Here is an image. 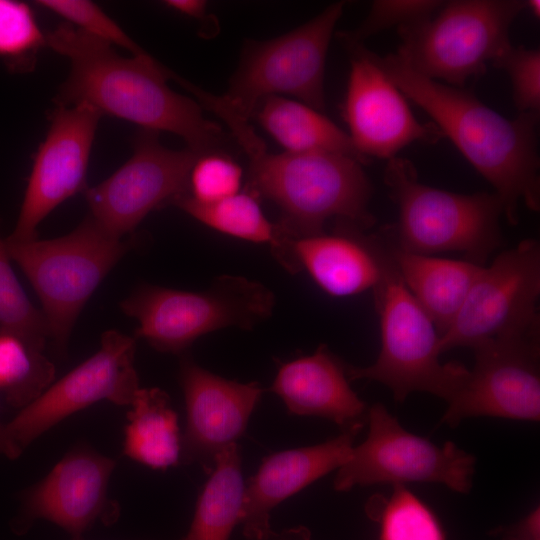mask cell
<instances>
[{
    "label": "cell",
    "instance_id": "1",
    "mask_svg": "<svg viewBox=\"0 0 540 540\" xmlns=\"http://www.w3.org/2000/svg\"><path fill=\"white\" fill-rule=\"evenodd\" d=\"M45 46L70 61L57 105L87 104L142 129L176 134L200 155L216 152L223 141L221 128L197 102L170 89L169 70L148 53L121 57L112 45L67 23L46 34Z\"/></svg>",
    "mask_w": 540,
    "mask_h": 540
},
{
    "label": "cell",
    "instance_id": "2",
    "mask_svg": "<svg viewBox=\"0 0 540 540\" xmlns=\"http://www.w3.org/2000/svg\"><path fill=\"white\" fill-rule=\"evenodd\" d=\"M375 58L401 93L421 107L470 164L495 188L512 225L518 205L540 209L539 114L508 119L473 93L429 79L411 70L396 54Z\"/></svg>",
    "mask_w": 540,
    "mask_h": 540
},
{
    "label": "cell",
    "instance_id": "3",
    "mask_svg": "<svg viewBox=\"0 0 540 540\" xmlns=\"http://www.w3.org/2000/svg\"><path fill=\"white\" fill-rule=\"evenodd\" d=\"M248 157L246 191L280 210L270 248L321 234L330 219L361 230L374 224L368 211L372 185L358 159L331 152L272 154L266 147Z\"/></svg>",
    "mask_w": 540,
    "mask_h": 540
},
{
    "label": "cell",
    "instance_id": "4",
    "mask_svg": "<svg viewBox=\"0 0 540 540\" xmlns=\"http://www.w3.org/2000/svg\"><path fill=\"white\" fill-rule=\"evenodd\" d=\"M344 5L343 1L333 3L310 21L276 38L248 41L223 96L197 87L191 92L229 127L248 123L262 100L282 94L323 110L326 56Z\"/></svg>",
    "mask_w": 540,
    "mask_h": 540
},
{
    "label": "cell",
    "instance_id": "5",
    "mask_svg": "<svg viewBox=\"0 0 540 540\" xmlns=\"http://www.w3.org/2000/svg\"><path fill=\"white\" fill-rule=\"evenodd\" d=\"M377 236L382 273L373 292L380 317L381 349L370 366L347 365V376L350 381L382 383L397 402L413 392H427L448 402L469 370L455 362H440L439 333L405 285L381 234Z\"/></svg>",
    "mask_w": 540,
    "mask_h": 540
},
{
    "label": "cell",
    "instance_id": "6",
    "mask_svg": "<svg viewBox=\"0 0 540 540\" xmlns=\"http://www.w3.org/2000/svg\"><path fill=\"white\" fill-rule=\"evenodd\" d=\"M384 181L398 207V222L389 229L401 249L423 255L459 251L483 266L500 246L505 207L496 193L459 194L422 184L414 165L398 156L387 161Z\"/></svg>",
    "mask_w": 540,
    "mask_h": 540
},
{
    "label": "cell",
    "instance_id": "7",
    "mask_svg": "<svg viewBox=\"0 0 540 540\" xmlns=\"http://www.w3.org/2000/svg\"><path fill=\"white\" fill-rule=\"evenodd\" d=\"M5 245L36 291L49 339L61 355L83 306L132 241L110 236L89 215L65 236L25 242L6 239Z\"/></svg>",
    "mask_w": 540,
    "mask_h": 540
},
{
    "label": "cell",
    "instance_id": "8",
    "mask_svg": "<svg viewBox=\"0 0 540 540\" xmlns=\"http://www.w3.org/2000/svg\"><path fill=\"white\" fill-rule=\"evenodd\" d=\"M525 9L526 0L446 1L429 18L398 28L396 55L422 76L463 88L511 44L510 27Z\"/></svg>",
    "mask_w": 540,
    "mask_h": 540
},
{
    "label": "cell",
    "instance_id": "9",
    "mask_svg": "<svg viewBox=\"0 0 540 540\" xmlns=\"http://www.w3.org/2000/svg\"><path fill=\"white\" fill-rule=\"evenodd\" d=\"M274 304L273 293L263 284L223 275L202 292L142 285L121 301L120 308L139 323L135 339H144L160 352L181 354L213 331L251 330L271 316Z\"/></svg>",
    "mask_w": 540,
    "mask_h": 540
},
{
    "label": "cell",
    "instance_id": "10",
    "mask_svg": "<svg viewBox=\"0 0 540 540\" xmlns=\"http://www.w3.org/2000/svg\"><path fill=\"white\" fill-rule=\"evenodd\" d=\"M366 439L353 447L338 469L336 491L378 483H441L458 493H468L475 472V457L452 442L436 445L406 430L380 403L366 417Z\"/></svg>",
    "mask_w": 540,
    "mask_h": 540
},
{
    "label": "cell",
    "instance_id": "11",
    "mask_svg": "<svg viewBox=\"0 0 540 540\" xmlns=\"http://www.w3.org/2000/svg\"><path fill=\"white\" fill-rule=\"evenodd\" d=\"M540 246L526 239L483 267L449 327L440 353L539 333Z\"/></svg>",
    "mask_w": 540,
    "mask_h": 540
},
{
    "label": "cell",
    "instance_id": "12",
    "mask_svg": "<svg viewBox=\"0 0 540 540\" xmlns=\"http://www.w3.org/2000/svg\"><path fill=\"white\" fill-rule=\"evenodd\" d=\"M136 339L117 330L102 334L99 350L5 423L3 455L18 458L40 435L95 402L123 406L139 390L134 367Z\"/></svg>",
    "mask_w": 540,
    "mask_h": 540
},
{
    "label": "cell",
    "instance_id": "13",
    "mask_svg": "<svg viewBox=\"0 0 540 540\" xmlns=\"http://www.w3.org/2000/svg\"><path fill=\"white\" fill-rule=\"evenodd\" d=\"M200 154L164 147L158 132L142 129L133 153L109 178L83 191L90 216L110 236L123 239L153 210L188 194L189 174Z\"/></svg>",
    "mask_w": 540,
    "mask_h": 540
},
{
    "label": "cell",
    "instance_id": "14",
    "mask_svg": "<svg viewBox=\"0 0 540 540\" xmlns=\"http://www.w3.org/2000/svg\"><path fill=\"white\" fill-rule=\"evenodd\" d=\"M475 365L447 402L442 423L470 417L539 421V333L485 342L473 348Z\"/></svg>",
    "mask_w": 540,
    "mask_h": 540
},
{
    "label": "cell",
    "instance_id": "15",
    "mask_svg": "<svg viewBox=\"0 0 540 540\" xmlns=\"http://www.w3.org/2000/svg\"><path fill=\"white\" fill-rule=\"evenodd\" d=\"M350 54V74L343 117L355 150L364 158L391 159L405 146L434 143L444 136L434 124H422L406 97L363 43L343 42Z\"/></svg>",
    "mask_w": 540,
    "mask_h": 540
},
{
    "label": "cell",
    "instance_id": "16",
    "mask_svg": "<svg viewBox=\"0 0 540 540\" xmlns=\"http://www.w3.org/2000/svg\"><path fill=\"white\" fill-rule=\"evenodd\" d=\"M101 116L87 104L57 105L52 111L47 135L34 157L14 231L7 239H36L41 221L63 201L84 191Z\"/></svg>",
    "mask_w": 540,
    "mask_h": 540
},
{
    "label": "cell",
    "instance_id": "17",
    "mask_svg": "<svg viewBox=\"0 0 540 540\" xmlns=\"http://www.w3.org/2000/svg\"><path fill=\"white\" fill-rule=\"evenodd\" d=\"M115 465L89 447L73 448L45 478L22 493L13 530L22 534L43 519L64 529L72 540H81L96 522L114 523L120 508L109 498L108 485Z\"/></svg>",
    "mask_w": 540,
    "mask_h": 540
},
{
    "label": "cell",
    "instance_id": "18",
    "mask_svg": "<svg viewBox=\"0 0 540 540\" xmlns=\"http://www.w3.org/2000/svg\"><path fill=\"white\" fill-rule=\"evenodd\" d=\"M179 379L186 406L180 462L197 463L209 474L218 454L244 435L263 389L225 379L189 356L180 361Z\"/></svg>",
    "mask_w": 540,
    "mask_h": 540
},
{
    "label": "cell",
    "instance_id": "19",
    "mask_svg": "<svg viewBox=\"0 0 540 540\" xmlns=\"http://www.w3.org/2000/svg\"><path fill=\"white\" fill-rule=\"evenodd\" d=\"M363 231L336 223L332 233L285 240L271 251L286 271H306L327 294L355 295L373 290L382 273L378 236Z\"/></svg>",
    "mask_w": 540,
    "mask_h": 540
},
{
    "label": "cell",
    "instance_id": "20",
    "mask_svg": "<svg viewBox=\"0 0 540 540\" xmlns=\"http://www.w3.org/2000/svg\"><path fill=\"white\" fill-rule=\"evenodd\" d=\"M363 424L343 429L313 446L288 449L263 458L244 487L240 522L246 538L256 540L270 528V512L285 499L339 469L350 457Z\"/></svg>",
    "mask_w": 540,
    "mask_h": 540
},
{
    "label": "cell",
    "instance_id": "21",
    "mask_svg": "<svg viewBox=\"0 0 540 540\" xmlns=\"http://www.w3.org/2000/svg\"><path fill=\"white\" fill-rule=\"evenodd\" d=\"M346 367L321 344L312 355L281 364L270 391L291 414L322 417L343 429L364 424L368 409L351 388Z\"/></svg>",
    "mask_w": 540,
    "mask_h": 540
},
{
    "label": "cell",
    "instance_id": "22",
    "mask_svg": "<svg viewBox=\"0 0 540 540\" xmlns=\"http://www.w3.org/2000/svg\"><path fill=\"white\" fill-rule=\"evenodd\" d=\"M380 233L405 285L440 336L456 317L484 266L405 251L395 243L389 228Z\"/></svg>",
    "mask_w": 540,
    "mask_h": 540
},
{
    "label": "cell",
    "instance_id": "23",
    "mask_svg": "<svg viewBox=\"0 0 540 540\" xmlns=\"http://www.w3.org/2000/svg\"><path fill=\"white\" fill-rule=\"evenodd\" d=\"M259 124L286 152H331L367 159L354 148L347 133L320 111L283 96H271L256 107Z\"/></svg>",
    "mask_w": 540,
    "mask_h": 540
},
{
    "label": "cell",
    "instance_id": "24",
    "mask_svg": "<svg viewBox=\"0 0 540 540\" xmlns=\"http://www.w3.org/2000/svg\"><path fill=\"white\" fill-rule=\"evenodd\" d=\"M130 406L123 453L153 469L179 463L182 433L167 393L156 387L139 388Z\"/></svg>",
    "mask_w": 540,
    "mask_h": 540
},
{
    "label": "cell",
    "instance_id": "25",
    "mask_svg": "<svg viewBox=\"0 0 540 540\" xmlns=\"http://www.w3.org/2000/svg\"><path fill=\"white\" fill-rule=\"evenodd\" d=\"M196 503L187 534L180 540H229L240 522L244 493L237 443L223 449Z\"/></svg>",
    "mask_w": 540,
    "mask_h": 540
},
{
    "label": "cell",
    "instance_id": "26",
    "mask_svg": "<svg viewBox=\"0 0 540 540\" xmlns=\"http://www.w3.org/2000/svg\"><path fill=\"white\" fill-rule=\"evenodd\" d=\"M366 514L378 524L377 540H446L436 514L405 485H393L388 496L373 495Z\"/></svg>",
    "mask_w": 540,
    "mask_h": 540
},
{
    "label": "cell",
    "instance_id": "27",
    "mask_svg": "<svg viewBox=\"0 0 540 540\" xmlns=\"http://www.w3.org/2000/svg\"><path fill=\"white\" fill-rule=\"evenodd\" d=\"M174 205L208 227L232 237L268 243L270 247L276 241V225L266 218L258 198L246 190L213 203H201L186 194Z\"/></svg>",
    "mask_w": 540,
    "mask_h": 540
},
{
    "label": "cell",
    "instance_id": "28",
    "mask_svg": "<svg viewBox=\"0 0 540 540\" xmlns=\"http://www.w3.org/2000/svg\"><path fill=\"white\" fill-rule=\"evenodd\" d=\"M54 377L55 367L44 352L13 334L0 332V391L12 407L29 405L53 383Z\"/></svg>",
    "mask_w": 540,
    "mask_h": 540
},
{
    "label": "cell",
    "instance_id": "29",
    "mask_svg": "<svg viewBox=\"0 0 540 540\" xmlns=\"http://www.w3.org/2000/svg\"><path fill=\"white\" fill-rule=\"evenodd\" d=\"M0 237V332L13 334L44 352L49 331L42 311L30 302L10 264Z\"/></svg>",
    "mask_w": 540,
    "mask_h": 540
},
{
    "label": "cell",
    "instance_id": "30",
    "mask_svg": "<svg viewBox=\"0 0 540 540\" xmlns=\"http://www.w3.org/2000/svg\"><path fill=\"white\" fill-rule=\"evenodd\" d=\"M45 39L28 4L0 0V59L11 69L32 68Z\"/></svg>",
    "mask_w": 540,
    "mask_h": 540
},
{
    "label": "cell",
    "instance_id": "31",
    "mask_svg": "<svg viewBox=\"0 0 540 540\" xmlns=\"http://www.w3.org/2000/svg\"><path fill=\"white\" fill-rule=\"evenodd\" d=\"M38 6L69 21L74 27L110 45L115 44L133 56L147 54L95 3L87 0H40Z\"/></svg>",
    "mask_w": 540,
    "mask_h": 540
},
{
    "label": "cell",
    "instance_id": "32",
    "mask_svg": "<svg viewBox=\"0 0 540 540\" xmlns=\"http://www.w3.org/2000/svg\"><path fill=\"white\" fill-rule=\"evenodd\" d=\"M443 3L438 0H376L356 29L339 32L338 36L342 42L363 43L368 37L386 29L429 18Z\"/></svg>",
    "mask_w": 540,
    "mask_h": 540
},
{
    "label": "cell",
    "instance_id": "33",
    "mask_svg": "<svg viewBox=\"0 0 540 540\" xmlns=\"http://www.w3.org/2000/svg\"><path fill=\"white\" fill-rule=\"evenodd\" d=\"M243 172L230 157L211 152L200 155L191 168L188 195L201 203H213L239 192Z\"/></svg>",
    "mask_w": 540,
    "mask_h": 540
},
{
    "label": "cell",
    "instance_id": "34",
    "mask_svg": "<svg viewBox=\"0 0 540 540\" xmlns=\"http://www.w3.org/2000/svg\"><path fill=\"white\" fill-rule=\"evenodd\" d=\"M503 69L512 84L514 104L520 113L540 111V51L510 44L492 62Z\"/></svg>",
    "mask_w": 540,
    "mask_h": 540
},
{
    "label": "cell",
    "instance_id": "35",
    "mask_svg": "<svg viewBox=\"0 0 540 540\" xmlns=\"http://www.w3.org/2000/svg\"><path fill=\"white\" fill-rule=\"evenodd\" d=\"M165 5L181 14L194 17L204 18L206 15L207 4L201 0H168Z\"/></svg>",
    "mask_w": 540,
    "mask_h": 540
},
{
    "label": "cell",
    "instance_id": "36",
    "mask_svg": "<svg viewBox=\"0 0 540 540\" xmlns=\"http://www.w3.org/2000/svg\"><path fill=\"white\" fill-rule=\"evenodd\" d=\"M256 540H312L311 532L304 526L284 529L280 532L269 530Z\"/></svg>",
    "mask_w": 540,
    "mask_h": 540
},
{
    "label": "cell",
    "instance_id": "37",
    "mask_svg": "<svg viewBox=\"0 0 540 540\" xmlns=\"http://www.w3.org/2000/svg\"><path fill=\"white\" fill-rule=\"evenodd\" d=\"M526 9L535 17L540 16V1L539 0H526Z\"/></svg>",
    "mask_w": 540,
    "mask_h": 540
},
{
    "label": "cell",
    "instance_id": "38",
    "mask_svg": "<svg viewBox=\"0 0 540 540\" xmlns=\"http://www.w3.org/2000/svg\"><path fill=\"white\" fill-rule=\"evenodd\" d=\"M5 424L0 421V455H3V434Z\"/></svg>",
    "mask_w": 540,
    "mask_h": 540
},
{
    "label": "cell",
    "instance_id": "39",
    "mask_svg": "<svg viewBox=\"0 0 540 540\" xmlns=\"http://www.w3.org/2000/svg\"><path fill=\"white\" fill-rule=\"evenodd\" d=\"M82 540V539H81Z\"/></svg>",
    "mask_w": 540,
    "mask_h": 540
}]
</instances>
